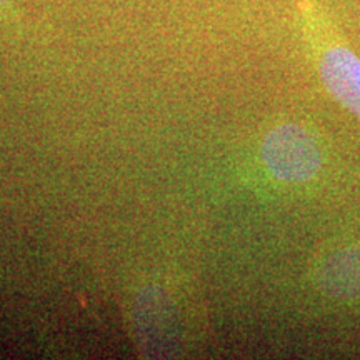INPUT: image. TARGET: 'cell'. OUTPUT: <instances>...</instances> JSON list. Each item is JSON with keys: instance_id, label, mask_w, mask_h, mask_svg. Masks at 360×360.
I'll return each instance as SVG.
<instances>
[{"instance_id": "obj_3", "label": "cell", "mask_w": 360, "mask_h": 360, "mask_svg": "<svg viewBox=\"0 0 360 360\" xmlns=\"http://www.w3.org/2000/svg\"><path fill=\"white\" fill-rule=\"evenodd\" d=\"M319 281L334 295L360 297V247L332 252L319 269Z\"/></svg>"}, {"instance_id": "obj_2", "label": "cell", "mask_w": 360, "mask_h": 360, "mask_svg": "<svg viewBox=\"0 0 360 360\" xmlns=\"http://www.w3.org/2000/svg\"><path fill=\"white\" fill-rule=\"evenodd\" d=\"M319 72L328 92L360 117V58L344 45H328L321 53Z\"/></svg>"}, {"instance_id": "obj_4", "label": "cell", "mask_w": 360, "mask_h": 360, "mask_svg": "<svg viewBox=\"0 0 360 360\" xmlns=\"http://www.w3.org/2000/svg\"><path fill=\"white\" fill-rule=\"evenodd\" d=\"M11 4V0H0V7H7Z\"/></svg>"}, {"instance_id": "obj_1", "label": "cell", "mask_w": 360, "mask_h": 360, "mask_svg": "<svg viewBox=\"0 0 360 360\" xmlns=\"http://www.w3.org/2000/svg\"><path fill=\"white\" fill-rule=\"evenodd\" d=\"M262 157L270 174L278 180L302 184L322 167V154L312 134L299 125H281L265 137Z\"/></svg>"}]
</instances>
